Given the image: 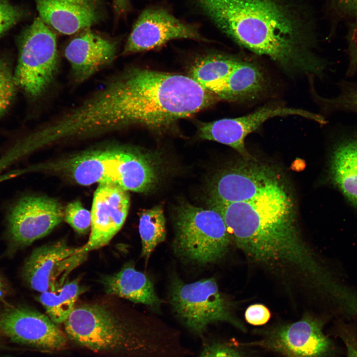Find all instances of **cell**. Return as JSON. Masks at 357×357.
Returning <instances> with one entry per match:
<instances>
[{
    "instance_id": "cell-1",
    "label": "cell",
    "mask_w": 357,
    "mask_h": 357,
    "mask_svg": "<svg viewBox=\"0 0 357 357\" xmlns=\"http://www.w3.org/2000/svg\"><path fill=\"white\" fill-rule=\"evenodd\" d=\"M218 99L191 76L132 67L72 109L69 118L84 137L132 125L159 129L194 115Z\"/></svg>"
},
{
    "instance_id": "cell-2",
    "label": "cell",
    "mask_w": 357,
    "mask_h": 357,
    "mask_svg": "<svg viewBox=\"0 0 357 357\" xmlns=\"http://www.w3.org/2000/svg\"><path fill=\"white\" fill-rule=\"evenodd\" d=\"M239 46L266 56L286 73L322 76L325 60L314 49L309 19L286 0H190Z\"/></svg>"
},
{
    "instance_id": "cell-3",
    "label": "cell",
    "mask_w": 357,
    "mask_h": 357,
    "mask_svg": "<svg viewBox=\"0 0 357 357\" xmlns=\"http://www.w3.org/2000/svg\"><path fill=\"white\" fill-rule=\"evenodd\" d=\"M209 205L220 213L232 239L252 260L294 270L313 290L331 282L332 269L301 237L294 199L284 180L250 200Z\"/></svg>"
},
{
    "instance_id": "cell-4",
    "label": "cell",
    "mask_w": 357,
    "mask_h": 357,
    "mask_svg": "<svg viewBox=\"0 0 357 357\" xmlns=\"http://www.w3.org/2000/svg\"><path fill=\"white\" fill-rule=\"evenodd\" d=\"M37 167L64 175L82 185L110 183L142 193L153 190L161 176L158 158L123 146L85 151Z\"/></svg>"
},
{
    "instance_id": "cell-5",
    "label": "cell",
    "mask_w": 357,
    "mask_h": 357,
    "mask_svg": "<svg viewBox=\"0 0 357 357\" xmlns=\"http://www.w3.org/2000/svg\"><path fill=\"white\" fill-rule=\"evenodd\" d=\"M65 335L90 350L162 357L166 346L155 333L133 324L107 306L93 303L75 306L64 322Z\"/></svg>"
},
{
    "instance_id": "cell-6",
    "label": "cell",
    "mask_w": 357,
    "mask_h": 357,
    "mask_svg": "<svg viewBox=\"0 0 357 357\" xmlns=\"http://www.w3.org/2000/svg\"><path fill=\"white\" fill-rule=\"evenodd\" d=\"M174 222L173 247L183 259L200 265L214 264L228 252L232 239L217 210L182 203L176 210Z\"/></svg>"
},
{
    "instance_id": "cell-7",
    "label": "cell",
    "mask_w": 357,
    "mask_h": 357,
    "mask_svg": "<svg viewBox=\"0 0 357 357\" xmlns=\"http://www.w3.org/2000/svg\"><path fill=\"white\" fill-rule=\"evenodd\" d=\"M169 297L176 314L196 334H202L210 324L218 322L244 329L232 313V302L221 292L214 278L186 284L174 275Z\"/></svg>"
},
{
    "instance_id": "cell-8",
    "label": "cell",
    "mask_w": 357,
    "mask_h": 357,
    "mask_svg": "<svg viewBox=\"0 0 357 357\" xmlns=\"http://www.w3.org/2000/svg\"><path fill=\"white\" fill-rule=\"evenodd\" d=\"M58 68L56 36L36 17L20 37L17 63L13 73L16 86L36 98L49 88Z\"/></svg>"
},
{
    "instance_id": "cell-9",
    "label": "cell",
    "mask_w": 357,
    "mask_h": 357,
    "mask_svg": "<svg viewBox=\"0 0 357 357\" xmlns=\"http://www.w3.org/2000/svg\"><path fill=\"white\" fill-rule=\"evenodd\" d=\"M244 160L214 177L208 188L209 205L247 201L284 180L273 167Z\"/></svg>"
},
{
    "instance_id": "cell-10",
    "label": "cell",
    "mask_w": 357,
    "mask_h": 357,
    "mask_svg": "<svg viewBox=\"0 0 357 357\" xmlns=\"http://www.w3.org/2000/svg\"><path fill=\"white\" fill-rule=\"evenodd\" d=\"M64 208L55 198L29 195L11 207L6 235L14 249L28 246L45 237L64 220Z\"/></svg>"
},
{
    "instance_id": "cell-11",
    "label": "cell",
    "mask_w": 357,
    "mask_h": 357,
    "mask_svg": "<svg viewBox=\"0 0 357 357\" xmlns=\"http://www.w3.org/2000/svg\"><path fill=\"white\" fill-rule=\"evenodd\" d=\"M299 116L314 121L317 114L299 108L286 107L277 103L265 105L254 111L235 118L223 119L202 123L199 129L200 138L218 142L231 147L245 160L252 159L244 145V139L265 121L276 117Z\"/></svg>"
},
{
    "instance_id": "cell-12",
    "label": "cell",
    "mask_w": 357,
    "mask_h": 357,
    "mask_svg": "<svg viewBox=\"0 0 357 357\" xmlns=\"http://www.w3.org/2000/svg\"><path fill=\"white\" fill-rule=\"evenodd\" d=\"M87 253L81 247H72L63 240L41 246L26 261L23 278L36 291H54L64 284L68 274L84 261Z\"/></svg>"
},
{
    "instance_id": "cell-13",
    "label": "cell",
    "mask_w": 357,
    "mask_h": 357,
    "mask_svg": "<svg viewBox=\"0 0 357 357\" xmlns=\"http://www.w3.org/2000/svg\"><path fill=\"white\" fill-rule=\"evenodd\" d=\"M0 335L12 343L44 351L66 345V336L49 316L25 306L0 310Z\"/></svg>"
},
{
    "instance_id": "cell-14",
    "label": "cell",
    "mask_w": 357,
    "mask_h": 357,
    "mask_svg": "<svg viewBox=\"0 0 357 357\" xmlns=\"http://www.w3.org/2000/svg\"><path fill=\"white\" fill-rule=\"evenodd\" d=\"M207 41L198 26L183 21L160 6L145 8L135 21L123 53L131 54L155 49L175 39Z\"/></svg>"
},
{
    "instance_id": "cell-15",
    "label": "cell",
    "mask_w": 357,
    "mask_h": 357,
    "mask_svg": "<svg viewBox=\"0 0 357 357\" xmlns=\"http://www.w3.org/2000/svg\"><path fill=\"white\" fill-rule=\"evenodd\" d=\"M129 206L128 191L114 184H99L91 211V233L81 249L88 253L108 244L122 228Z\"/></svg>"
},
{
    "instance_id": "cell-16",
    "label": "cell",
    "mask_w": 357,
    "mask_h": 357,
    "mask_svg": "<svg viewBox=\"0 0 357 357\" xmlns=\"http://www.w3.org/2000/svg\"><path fill=\"white\" fill-rule=\"evenodd\" d=\"M322 321L310 316L274 331L257 343L285 357H324L331 349Z\"/></svg>"
},
{
    "instance_id": "cell-17",
    "label": "cell",
    "mask_w": 357,
    "mask_h": 357,
    "mask_svg": "<svg viewBox=\"0 0 357 357\" xmlns=\"http://www.w3.org/2000/svg\"><path fill=\"white\" fill-rule=\"evenodd\" d=\"M39 17L51 29L72 35L90 29L102 16L104 0H35Z\"/></svg>"
},
{
    "instance_id": "cell-18",
    "label": "cell",
    "mask_w": 357,
    "mask_h": 357,
    "mask_svg": "<svg viewBox=\"0 0 357 357\" xmlns=\"http://www.w3.org/2000/svg\"><path fill=\"white\" fill-rule=\"evenodd\" d=\"M117 44L90 29L72 39L65 48L74 78L81 82L89 78L115 59Z\"/></svg>"
},
{
    "instance_id": "cell-19",
    "label": "cell",
    "mask_w": 357,
    "mask_h": 357,
    "mask_svg": "<svg viewBox=\"0 0 357 357\" xmlns=\"http://www.w3.org/2000/svg\"><path fill=\"white\" fill-rule=\"evenodd\" d=\"M327 175L330 183L357 209V135L344 136L335 144Z\"/></svg>"
},
{
    "instance_id": "cell-20",
    "label": "cell",
    "mask_w": 357,
    "mask_h": 357,
    "mask_svg": "<svg viewBox=\"0 0 357 357\" xmlns=\"http://www.w3.org/2000/svg\"><path fill=\"white\" fill-rule=\"evenodd\" d=\"M102 282L107 294L143 304L154 311L160 310L162 300L157 296L153 283L144 273L137 271L132 263L103 278Z\"/></svg>"
},
{
    "instance_id": "cell-21",
    "label": "cell",
    "mask_w": 357,
    "mask_h": 357,
    "mask_svg": "<svg viewBox=\"0 0 357 357\" xmlns=\"http://www.w3.org/2000/svg\"><path fill=\"white\" fill-rule=\"evenodd\" d=\"M267 86L266 76L257 64L242 59L228 77L221 99L252 100L261 95Z\"/></svg>"
},
{
    "instance_id": "cell-22",
    "label": "cell",
    "mask_w": 357,
    "mask_h": 357,
    "mask_svg": "<svg viewBox=\"0 0 357 357\" xmlns=\"http://www.w3.org/2000/svg\"><path fill=\"white\" fill-rule=\"evenodd\" d=\"M241 60L237 57L224 55L205 58L193 66L191 77L221 99L228 77Z\"/></svg>"
},
{
    "instance_id": "cell-23",
    "label": "cell",
    "mask_w": 357,
    "mask_h": 357,
    "mask_svg": "<svg viewBox=\"0 0 357 357\" xmlns=\"http://www.w3.org/2000/svg\"><path fill=\"white\" fill-rule=\"evenodd\" d=\"M86 289L77 280L66 282L54 291L42 293L38 300L49 318L56 324L64 323L75 307L79 296Z\"/></svg>"
},
{
    "instance_id": "cell-24",
    "label": "cell",
    "mask_w": 357,
    "mask_h": 357,
    "mask_svg": "<svg viewBox=\"0 0 357 357\" xmlns=\"http://www.w3.org/2000/svg\"><path fill=\"white\" fill-rule=\"evenodd\" d=\"M138 228L141 255L147 261L156 247L166 238V219L162 207L156 206L143 211L140 215Z\"/></svg>"
},
{
    "instance_id": "cell-25",
    "label": "cell",
    "mask_w": 357,
    "mask_h": 357,
    "mask_svg": "<svg viewBox=\"0 0 357 357\" xmlns=\"http://www.w3.org/2000/svg\"><path fill=\"white\" fill-rule=\"evenodd\" d=\"M340 91L330 98H320L326 111H348L357 113V83L342 82Z\"/></svg>"
},
{
    "instance_id": "cell-26",
    "label": "cell",
    "mask_w": 357,
    "mask_h": 357,
    "mask_svg": "<svg viewBox=\"0 0 357 357\" xmlns=\"http://www.w3.org/2000/svg\"><path fill=\"white\" fill-rule=\"evenodd\" d=\"M64 220L79 234H86L91 226V212L79 200L69 203L64 208Z\"/></svg>"
},
{
    "instance_id": "cell-27",
    "label": "cell",
    "mask_w": 357,
    "mask_h": 357,
    "mask_svg": "<svg viewBox=\"0 0 357 357\" xmlns=\"http://www.w3.org/2000/svg\"><path fill=\"white\" fill-rule=\"evenodd\" d=\"M23 16V11L9 0H0V37L17 23Z\"/></svg>"
},
{
    "instance_id": "cell-28",
    "label": "cell",
    "mask_w": 357,
    "mask_h": 357,
    "mask_svg": "<svg viewBox=\"0 0 357 357\" xmlns=\"http://www.w3.org/2000/svg\"><path fill=\"white\" fill-rule=\"evenodd\" d=\"M16 86L9 66L5 61L0 60V99L11 101Z\"/></svg>"
},
{
    "instance_id": "cell-29",
    "label": "cell",
    "mask_w": 357,
    "mask_h": 357,
    "mask_svg": "<svg viewBox=\"0 0 357 357\" xmlns=\"http://www.w3.org/2000/svg\"><path fill=\"white\" fill-rule=\"evenodd\" d=\"M347 41L349 62L347 74L350 76L357 72V16L349 28Z\"/></svg>"
},
{
    "instance_id": "cell-30",
    "label": "cell",
    "mask_w": 357,
    "mask_h": 357,
    "mask_svg": "<svg viewBox=\"0 0 357 357\" xmlns=\"http://www.w3.org/2000/svg\"><path fill=\"white\" fill-rule=\"evenodd\" d=\"M268 308L262 304H254L249 306L245 310L246 321L252 325H262L266 324L270 318Z\"/></svg>"
},
{
    "instance_id": "cell-31",
    "label": "cell",
    "mask_w": 357,
    "mask_h": 357,
    "mask_svg": "<svg viewBox=\"0 0 357 357\" xmlns=\"http://www.w3.org/2000/svg\"><path fill=\"white\" fill-rule=\"evenodd\" d=\"M199 357H241L235 350L223 344L213 343L206 346Z\"/></svg>"
},
{
    "instance_id": "cell-32",
    "label": "cell",
    "mask_w": 357,
    "mask_h": 357,
    "mask_svg": "<svg viewBox=\"0 0 357 357\" xmlns=\"http://www.w3.org/2000/svg\"><path fill=\"white\" fill-rule=\"evenodd\" d=\"M332 8L342 17L357 16V0H329Z\"/></svg>"
},
{
    "instance_id": "cell-33",
    "label": "cell",
    "mask_w": 357,
    "mask_h": 357,
    "mask_svg": "<svg viewBox=\"0 0 357 357\" xmlns=\"http://www.w3.org/2000/svg\"><path fill=\"white\" fill-rule=\"evenodd\" d=\"M341 337L347 348V357H357V341L353 334L346 328H343L340 332Z\"/></svg>"
},
{
    "instance_id": "cell-34",
    "label": "cell",
    "mask_w": 357,
    "mask_h": 357,
    "mask_svg": "<svg viewBox=\"0 0 357 357\" xmlns=\"http://www.w3.org/2000/svg\"><path fill=\"white\" fill-rule=\"evenodd\" d=\"M114 11L116 16H125L130 8V0H112Z\"/></svg>"
},
{
    "instance_id": "cell-35",
    "label": "cell",
    "mask_w": 357,
    "mask_h": 357,
    "mask_svg": "<svg viewBox=\"0 0 357 357\" xmlns=\"http://www.w3.org/2000/svg\"><path fill=\"white\" fill-rule=\"evenodd\" d=\"M10 101H3L0 103V116L3 113L9 106Z\"/></svg>"
},
{
    "instance_id": "cell-36",
    "label": "cell",
    "mask_w": 357,
    "mask_h": 357,
    "mask_svg": "<svg viewBox=\"0 0 357 357\" xmlns=\"http://www.w3.org/2000/svg\"><path fill=\"white\" fill-rule=\"evenodd\" d=\"M5 293V286L3 281L0 277V299L3 296Z\"/></svg>"
},
{
    "instance_id": "cell-37",
    "label": "cell",
    "mask_w": 357,
    "mask_h": 357,
    "mask_svg": "<svg viewBox=\"0 0 357 357\" xmlns=\"http://www.w3.org/2000/svg\"><path fill=\"white\" fill-rule=\"evenodd\" d=\"M10 101V102H11V101H9V100H8L0 99V102H3V101Z\"/></svg>"
}]
</instances>
